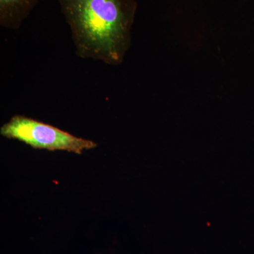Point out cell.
I'll use <instances>...</instances> for the list:
<instances>
[{
	"label": "cell",
	"mask_w": 254,
	"mask_h": 254,
	"mask_svg": "<svg viewBox=\"0 0 254 254\" xmlns=\"http://www.w3.org/2000/svg\"><path fill=\"white\" fill-rule=\"evenodd\" d=\"M40 0H0V26L7 29L21 28Z\"/></svg>",
	"instance_id": "3957f363"
},
{
	"label": "cell",
	"mask_w": 254,
	"mask_h": 254,
	"mask_svg": "<svg viewBox=\"0 0 254 254\" xmlns=\"http://www.w3.org/2000/svg\"><path fill=\"white\" fill-rule=\"evenodd\" d=\"M0 134L22 142L35 149L63 150L78 155L98 145L91 140L73 136L48 124L20 115H14L4 124L0 128Z\"/></svg>",
	"instance_id": "7a4b0ae2"
},
{
	"label": "cell",
	"mask_w": 254,
	"mask_h": 254,
	"mask_svg": "<svg viewBox=\"0 0 254 254\" xmlns=\"http://www.w3.org/2000/svg\"><path fill=\"white\" fill-rule=\"evenodd\" d=\"M81 59L118 66L131 44L136 0H58Z\"/></svg>",
	"instance_id": "6da1fadb"
}]
</instances>
